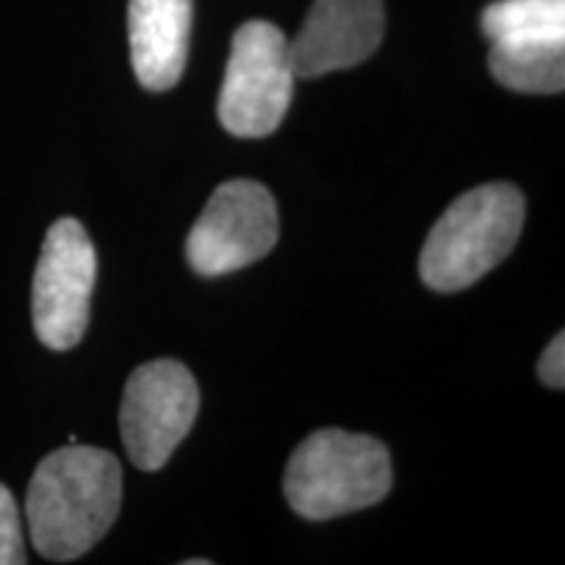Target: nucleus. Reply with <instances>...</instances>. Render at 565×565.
<instances>
[{
  "label": "nucleus",
  "instance_id": "6e6552de",
  "mask_svg": "<svg viewBox=\"0 0 565 565\" xmlns=\"http://www.w3.org/2000/svg\"><path fill=\"white\" fill-rule=\"evenodd\" d=\"M385 34L383 0H315L288 40L296 79H317L372 58Z\"/></svg>",
  "mask_w": 565,
  "mask_h": 565
},
{
  "label": "nucleus",
  "instance_id": "1a4fd4ad",
  "mask_svg": "<svg viewBox=\"0 0 565 565\" xmlns=\"http://www.w3.org/2000/svg\"><path fill=\"white\" fill-rule=\"evenodd\" d=\"M192 0H129L131 66L145 89L166 92L186 68Z\"/></svg>",
  "mask_w": 565,
  "mask_h": 565
},
{
  "label": "nucleus",
  "instance_id": "f03ea898",
  "mask_svg": "<svg viewBox=\"0 0 565 565\" xmlns=\"http://www.w3.org/2000/svg\"><path fill=\"white\" fill-rule=\"evenodd\" d=\"M524 217V194L511 183H484L458 196L429 231L422 280L440 294L469 288L513 252Z\"/></svg>",
  "mask_w": 565,
  "mask_h": 565
},
{
  "label": "nucleus",
  "instance_id": "ddd939ff",
  "mask_svg": "<svg viewBox=\"0 0 565 565\" xmlns=\"http://www.w3.org/2000/svg\"><path fill=\"white\" fill-rule=\"evenodd\" d=\"M540 380L547 387L561 391L565 385V335L557 333L540 359Z\"/></svg>",
  "mask_w": 565,
  "mask_h": 565
},
{
  "label": "nucleus",
  "instance_id": "423d86ee",
  "mask_svg": "<svg viewBox=\"0 0 565 565\" xmlns=\"http://www.w3.org/2000/svg\"><path fill=\"white\" fill-rule=\"evenodd\" d=\"M200 412L194 374L173 359L147 362L131 372L121 404V437L131 463L158 471L189 435Z\"/></svg>",
  "mask_w": 565,
  "mask_h": 565
},
{
  "label": "nucleus",
  "instance_id": "9d476101",
  "mask_svg": "<svg viewBox=\"0 0 565 565\" xmlns=\"http://www.w3.org/2000/svg\"><path fill=\"white\" fill-rule=\"evenodd\" d=\"M490 71L508 89L555 95L565 87V42H492Z\"/></svg>",
  "mask_w": 565,
  "mask_h": 565
},
{
  "label": "nucleus",
  "instance_id": "f8f14e48",
  "mask_svg": "<svg viewBox=\"0 0 565 565\" xmlns=\"http://www.w3.org/2000/svg\"><path fill=\"white\" fill-rule=\"evenodd\" d=\"M26 563L19 505L9 487L0 484V565Z\"/></svg>",
  "mask_w": 565,
  "mask_h": 565
},
{
  "label": "nucleus",
  "instance_id": "7ed1b4c3",
  "mask_svg": "<svg viewBox=\"0 0 565 565\" xmlns=\"http://www.w3.org/2000/svg\"><path fill=\"white\" fill-rule=\"evenodd\" d=\"M391 484V454L383 443L330 427L317 429L294 450L282 492L303 519L328 521L377 505Z\"/></svg>",
  "mask_w": 565,
  "mask_h": 565
},
{
  "label": "nucleus",
  "instance_id": "f257e3e1",
  "mask_svg": "<svg viewBox=\"0 0 565 565\" xmlns=\"http://www.w3.org/2000/svg\"><path fill=\"white\" fill-rule=\"evenodd\" d=\"M121 463L103 448L71 443L53 450L26 490L32 545L47 561L89 553L121 511Z\"/></svg>",
  "mask_w": 565,
  "mask_h": 565
},
{
  "label": "nucleus",
  "instance_id": "0eeeda50",
  "mask_svg": "<svg viewBox=\"0 0 565 565\" xmlns=\"http://www.w3.org/2000/svg\"><path fill=\"white\" fill-rule=\"evenodd\" d=\"M278 207L263 183L236 179L210 196L186 242L189 265L204 278L242 270L278 244Z\"/></svg>",
  "mask_w": 565,
  "mask_h": 565
},
{
  "label": "nucleus",
  "instance_id": "9b49d317",
  "mask_svg": "<svg viewBox=\"0 0 565 565\" xmlns=\"http://www.w3.org/2000/svg\"><path fill=\"white\" fill-rule=\"evenodd\" d=\"M490 42H565V0H498L482 13Z\"/></svg>",
  "mask_w": 565,
  "mask_h": 565
},
{
  "label": "nucleus",
  "instance_id": "20e7f679",
  "mask_svg": "<svg viewBox=\"0 0 565 565\" xmlns=\"http://www.w3.org/2000/svg\"><path fill=\"white\" fill-rule=\"evenodd\" d=\"M288 38L270 21H246L233 34L217 118L233 137H270L294 95Z\"/></svg>",
  "mask_w": 565,
  "mask_h": 565
},
{
  "label": "nucleus",
  "instance_id": "39448f33",
  "mask_svg": "<svg viewBox=\"0 0 565 565\" xmlns=\"http://www.w3.org/2000/svg\"><path fill=\"white\" fill-rule=\"evenodd\" d=\"M97 278V254L89 233L74 217L47 231L32 282L34 333L47 349L68 351L87 333Z\"/></svg>",
  "mask_w": 565,
  "mask_h": 565
}]
</instances>
